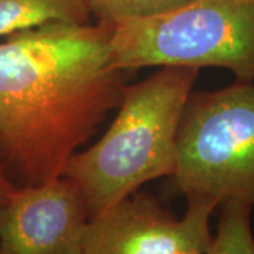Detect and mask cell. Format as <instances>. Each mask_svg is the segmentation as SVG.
<instances>
[{"label":"cell","instance_id":"1","mask_svg":"<svg viewBox=\"0 0 254 254\" xmlns=\"http://www.w3.org/2000/svg\"><path fill=\"white\" fill-rule=\"evenodd\" d=\"M113 24L47 23L0 40V163L17 187L61 177L113 109Z\"/></svg>","mask_w":254,"mask_h":254},{"label":"cell","instance_id":"2","mask_svg":"<svg viewBox=\"0 0 254 254\" xmlns=\"http://www.w3.org/2000/svg\"><path fill=\"white\" fill-rule=\"evenodd\" d=\"M198 71L163 66L144 81L125 85L108 131L68 160L63 175L81 190L89 216L130 196L145 182L173 175L178 127Z\"/></svg>","mask_w":254,"mask_h":254},{"label":"cell","instance_id":"3","mask_svg":"<svg viewBox=\"0 0 254 254\" xmlns=\"http://www.w3.org/2000/svg\"><path fill=\"white\" fill-rule=\"evenodd\" d=\"M113 64L225 68L254 82V0H192L177 9L113 24Z\"/></svg>","mask_w":254,"mask_h":254},{"label":"cell","instance_id":"4","mask_svg":"<svg viewBox=\"0 0 254 254\" xmlns=\"http://www.w3.org/2000/svg\"><path fill=\"white\" fill-rule=\"evenodd\" d=\"M171 177L187 199L254 208V82L190 93Z\"/></svg>","mask_w":254,"mask_h":254},{"label":"cell","instance_id":"5","mask_svg":"<svg viewBox=\"0 0 254 254\" xmlns=\"http://www.w3.org/2000/svg\"><path fill=\"white\" fill-rule=\"evenodd\" d=\"M175 218L147 193H131L91 215L83 232V254H205L216 203L190 198Z\"/></svg>","mask_w":254,"mask_h":254},{"label":"cell","instance_id":"6","mask_svg":"<svg viewBox=\"0 0 254 254\" xmlns=\"http://www.w3.org/2000/svg\"><path fill=\"white\" fill-rule=\"evenodd\" d=\"M88 219L81 190L64 175L17 187L0 209V254H83Z\"/></svg>","mask_w":254,"mask_h":254},{"label":"cell","instance_id":"7","mask_svg":"<svg viewBox=\"0 0 254 254\" xmlns=\"http://www.w3.org/2000/svg\"><path fill=\"white\" fill-rule=\"evenodd\" d=\"M91 0H0V40L47 23H89Z\"/></svg>","mask_w":254,"mask_h":254},{"label":"cell","instance_id":"8","mask_svg":"<svg viewBox=\"0 0 254 254\" xmlns=\"http://www.w3.org/2000/svg\"><path fill=\"white\" fill-rule=\"evenodd\" d=\"M220 208L218 230L205 254H254L253 206L232 200Z\"/></svg>","mask_w":254,"mask_h":254},{"label":"cell","instance_id":"9","mask_svg":"<svg viewBox=\"0 0 254 254\" xmlns=\"http://www.w3.org/2000/svg\"><path fill=\"white\" fill-rule=\"evenodd\" d=\"M192 0H91V13L100 23L118 24L177 9Z\"/></svg>","mask_w":254,"mask_h":254},{"label":"cell","instance_id":"10","mask_svg":"<svg viewBox=\"0 0 254 254\" xmlns=\"http://www.w3.org/2000/svg\"><path fill=\"white\" fill-rule=\"evenodd\" d=\"M17 190V185L10 178V175L6 171L4 165L0 163V209L6 205L11 193Z\"/></svg>","mask_w":254,"mask_h":254}]
</instances>
